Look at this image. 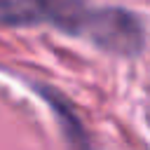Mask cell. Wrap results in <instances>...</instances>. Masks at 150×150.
Here are the masks:
<instances>
[{
  "label": "cell",
  "mask_w": 150,
  "mask_h": 150,
  "mask_svg": "<svg viewBox=\"0 0 150 150\" xmlns=\"http://www.w3.org/2000/svg\"><path fill=\"white\" fill-rule=\"evenodd\" d=\"M47 19V0H0V23L28 26Z\"/></svg>",
  "instance_id": "obj_3"
},
{
  "label": "cell",
  "mask_w": 150,
  "mask_h": 150,
  "mask_svg": "<svg viewBox=\"0 0 150 150\" xmlns=\"http://www.w3.org/2000/svg\"><path fill=\"white\" fill-rule=\"evenodd\" d=\"M89 14L82 0H47V19L66 33H82Z\"/></svg>",
  "instance_id": "obj_2"
},
{
  "label": "cell",
  "mask_w": 150,
  "mask_h": 150,
  "mask_svg": "<svg viewBox=\"0 0 150 150\" xmlns=\"http://www.w3.org/2000/svg\"><path fill=\"white\" fill-rule=\"evenodd\" d=\"M84 33L105 52L134 56L143 49V28L138 19L120 7H105L89 14Z\"/></svg>",
  "instance_id": "obj_1"
},
{
  "label": "cell",
  "mask_w": 150,
  "mask_h": 150,
  "mask_svg": "<svg viewBox=\"0 0 150 150\" xmlns=\"http://www.w3.org/2000/svg\"><path fill=\"white\" fill-rule=\"evenodd\" d=\"M45 96H47V101L52 103V108L59 112V117H61V122H63V131H66V138H68L70 150H89V148H87V136L82 134V127H80L77 117L70 112V108H68L54 91H47Z\"/></svg>",
  "instance_id": "obj_4"
}]
</instances>
